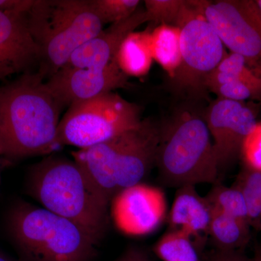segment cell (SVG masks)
Masks as SVG:
<instances>
[{
	"mask_svg": "<svg viewBox=\"0 0 261 261\" xmlns=\"http://www.w3.org/2000/svg\"><path fill=\"white\" fill-rule=\"evenodd\" d=\"M39 72L23 73L0 87V157L8 161L49 155L57 141L63 106Z\"/></svg>",
	"mask_w": 261,
	"mask_h": 261,
	"instance_id": "6da1fadb",
	"label": "cell"
},
{
	"mask_svg": "<svg viewBox=\"0 0 261 261\" xmlns=\"http://www.w3.org/2000/svg\"><path fill=\"white\" fill-rule=\"evenodd\" d=\"M29 195L41 207L80 226L98 245L109 224V204L74 159L49 154L29 168Z\"/></svg>",
	"mask_w": 261,
	"mask_h": 261,
	"instance_id": "7a4b0ae2",
	"label": "cell"
},
{
	"mask_svg": "<svg viewBox=\"0 0 261 261\" xmlns=\"http://www.w3.org/2000/svg\"><path fill=\"white\" fill-rule=\"evenodd\" d=\"M160 126L152 119L142 120L107 142L72 152L109 205L118 192L142 183L155 166Z\"/></svg>",
	"mask_w": 261,
	"mask_h": 261,
	"instance_id": "3957f363",
	"label": "cell"
},
{
	"mask_svg": "<svg viewBox=\"0 0 261 261\" xmlns=\"http://www.w3.org/2000/svg\"><path fill=\"white\" fill-rule=\"evenodd\" d=\"M154 166L166 187L216 184L219 165L204 117L182 109L161 125Z\"/></svg>",
	"mask_w": 261,
	"mask_h": 261,
	"instance_id": "277c9868",
	"label": "cell"
},
{
	"mask_svg": "<svg viewBox=\"0 0 261 261\" xmlns=\"http://www.w3.org/2000/svg\"><path fill=\"white\" fill-rule=\"evenodd\" d=\"M6 227L24 261H91L95 256L97 245L82 228L41 206L16 202Z\"/></svg>",
	"mask_w": 261,
	"mask_h": 261,
	"instance_id": "5b68a950",
	"label": "cell"
},
{
	"mask_svg": "<svg viewBox=\"0 0 261 261\" xmlns=\"http://www.w3.org/2000/svg\"><path fill=\"white\" fill-rule=\"evenodd\" d=\"M27 19L40 48L39 72L44 77L65 66L72 55L104 27L90 0H36Z\"/></svg>",
	"mask_w": 261,
	"mask_h": 261,
	"instance_id": "8992f818",
	"label": "cell"
},
{
	"mask_svg": "<svg viewBox=\"0 0 261 261\" xmlns=\"http://www.w3.org/2000/svg\"><path fill=\"white\" fill-rule=\"evenodd\" d=\"M141 121L137 105L108 92L70 106L60 121L57 141L60 147L87 149L137 126Z\"/></svg>",
	"mask_w": 261,
	"mask_h": 261,
	"instance_id": "52a82bcc",
	"label": "cell"
},
{
	"mask_svg": "<svg viewBox=\"0 0 261 261\" xmlns=\"http://www.w3.org/2000/svg\"><path fill=\"white\" fill-rule=\"evenodd\" d=\"M178 28L181 64L171 80V86L178 93L197 98L205 92L206 78L226 53L217 33L201 13L199 1L190 2V8Z\"/></svg>",
	"mask_w": 261,
	"mask_h": 261,
	"instance_id": "ba28073f",
	"label": "cell"
},
{
	"mask_svg": "<svg viewBox=\"0 0 261 261\" xmlns=\"http://www.w3.org/2000/svg\"><path fill=\"white\" fill-rule=\"evenodd\" d=\"M199 6L224 45L261 69V15L255 0H201Z\"/></svg>",
	"mask_w": 261,
	"mask_h": 261,
	"instance_id": "9c48e42d",
	"label": "cell"
},
{
	"mask_svg": "<svg viewBox=\"0 0 261 261\" xmlns=\"http://www.w3.org/2000/svg\"><path fill=\"white\" fill-rule=\"evenodd\" d=\"M204 119L220 172L241 156L244 142L256 126V118L243 102L218 97L206 110Z\"/></svg>",
	"mask_w": 261,
	"mask_h": 261,
	"instance_id": "30bf717a",
	"label": "cell"
},
{
	"mask_svg": "<svg viewBox=\"0 0 261 261\" xmlns=\"http://www.w3.org/2000/svg\"><path fill=\"white\" fill-rule=\"evenodd\" d=\"M167 205L161 189L137 184L118 192L111 201L109 214L116 227L128 236L153 232L166 217Z\"/></svg>",
	"mask_w": 261,
	"mask_h": 261,
	"instance_id": "8fae6325",
	"label": "cell"
},
{
	"mask_svg": "<svg viewBox=\"0 0 261 261\" xmlns=\"http://www.w3.org/2000/svg\"><path fill=\"white\" fill-rule=\"evenodd\" d=\"M46 86L63 107L83 102L129 86L116 61L103 67L65 66L51 75Z\"/></svg>",
	"mask_w": 261,
	"mask_h": 261,
	"instance_id": "7c38bea8",
	"label": "cell"
},
{
	"mask_svg": "<svg viewBox=\"0 0 261 261\" xmlns=\"http://www.w3.org/2000/svg\"><path fill=\"white\" fill-rule=\"evenodd\" d=\"M27 15L0 11V81L30 72L40 62V48L29 29Z\"/></svg>",
	"mask_w": 261,
	"mask_h": 261,
	"instance_id": "4fadbf2b",
	"label": "cell"
},
{
	"mask_svg": "<svg viewBox=\"0 0 261 261\" xmlns=\"http://www.w3.org/2000/svg\"><path fill=\"white\" fill-rule=\"evenodd\" d=\"M146 22L145 9H138L130 18L111 24L79 48L65 66L94 68L109 65L116 61L117 51L123 39Z\"/></svg>",
	"mask_w": 261,
	"mask_h": 261,
	"instance_id": "5bb4252c",
	"label": "cell"
},
{
	"mask_svg": "<svg viewBox=\"0 0 261 261\" xmlns=\"http://www.w3.org/2000/svg\"><path fill=\"white\" fill-rule=\"evenodd\" d=\"M211 207L205 197L195 190V186L180 187L173 201L170 223L174 230H181L191 238L208 235Z\"/></svg>",
	"mask_w": 261,
	"mask_h": 261,
	"instance_id": "9a60e30c",
	"label": "cell"
},
{
	"mask_svg": "<svg viewBox=\"0 0 261 261\" xmlns=\"http://www.w3.org/2000/svg\"><path fill=\"white\" fill-rule=\"evenodd\" d=\"M116 62L126 76L140 77L149 73L153 62L151 32L130 33L121 42Z\"/></svg>",
	"mask_w": 261,
	"mask_h": 261,
	"instance_id": "2e32d148",
	"label": "cell"
},
{
	"mask_svg": "<svg viewBox=\"0 0 261 261\" xmlns=\"http://www.w3.org/2000/svg\"><path fill=\"white\" fill-rule=\"evenodd\" d=\"M211 213L208 235L216 250H243L250 241V223L214 209L211 208Z\"/></svg>",
	"mask_w": 261,
	"mask_h": 261,
	"instance_id": "e0dca14e",
	"label": "cell"
},
{
	"mask_svg": "<svg viewBox=\"0 0 261 261\" xmlns=\"http://www.w3.org/2000/svg\"><path fill=\"white\" fill-rule=\"evenodd\" d=\"M151 46L154 61L172 80L181 64L179 29L172 25H158L151 32Z\"/></svg>",
	"mask_w": 261,
	"mask_h": 261,
	"instance_id": "ac0fdd59",
	"label": "cell"
},
{
	"mask_svg": "<svg viewBox=\"0 0 261 261\" xmlns=\"http://www.w3.org/2000/svg\"><path fill=\"white\" fill-rule=\"evenodd\" d=\"M197 248L190 235L176 229L158 242L154 252L163 261H200Z\"/></svg>",
	"mask_w": 261,
	"mask_h": 261,
	"instance_id": "d6986e66",
	"label": "cell"
},
{
	"mask_svg": "<svg viewBox=\"0 0 261 261\" xmlns=\"http://www.w3.org/2000/svg\"><path fill=\"white\" fill-rule=\"evenodd\" d=\"M205 197L211 208L250 223L245 197L238 187L216 185Z\"/></svg>",
	"mask_w": 261,
	"mask_h": 261,
	"instance_id": "ffe728a7",
	"label": "cell"
},
{
	"mask_svg": "<svg viewBox=\"0 0 261 261\" xmlns=\"http://www.w3.org/2000/svg\"><path fill=\"white\" fill-rule=\"evenodd\" d=\"M216 70L246 84L261 99V69L235 53H226Z\"/></svg>",
	"mask_w": 261,
	"mask_h": 261,
	"instance_id": "44dd1931",
	"label": "cell"
},
{
	"mask_svg": "<svg viewBox=\"0 0 261 261\" xmlns=\"http://www.w3.org/2000/svg\"><path fill=\"white\" fill-rule=\"evenodd\" d=\"M147 21L178 27L190 7V0H145Z\"/></svg>",
	"mask_w": 261,
	"mask_h": 261,
	"instance_id": "7402d4cb",
	"label": "cell"
},
{
	"mask_svg": "<svg viewBox=\"0 0 261 261\" xmlns=\"http://www.w3.org/2000/svg\"><path fill=\"white\" fill-rule=\"evenodd\" d=\"M234 186L245 197L250 226L261 229V172L247 168Z\"/></svg>",
	"mask_w": 261,
	"mask_h": 261,
	"instance_id": "603a6c76",
	"label": "cell"
},
{
	"mask_svg": "<svg viewBox=\"0 0 261 261\" xmlns=\"http://www.w3.org/2000/svg\"><path fill=\"white\" fill-rule=\"evenodd\" d=\"M140 0H90L91 6L103 24H114L130 18L139 9Z\"/></svg>",
	"mask_w": 261,
	"mask_h": 261,
	"instance_id": "cb8c5ba5",
	"label": "cell"
},
{
	"mask_svg": "<svg viewBox=\"0 0 261 261\" xmlns=\"http://www.w3.org/2000/svg\"><path fill=\"white\" fill-rule=\"evenodd\" d=\"M241 157L247 168L261 172V123L247 136L242 148Z\"/></svg>",
	"mask_w": 261,
	"mask_h": 261,
	"instance_id": "d4e9b609",
	"label": "cell"
},
{
	"mask_svg": "<svg viewBox=\"0 0 261 261\" xmlns=\"http://www.w3.org/2000/svg\"><path fill=\"white\" fill-rule=\"evenodd\" d=\"M36 0H0V11L28 14Z\"/></svg>",
	"mask_w": 261,
	"mask_h": 261,
	"instance_id": "484cf974",
	"label": "cell"
},
{
	"mask_svg": "<svg viewBox=\"0 0 261 261\" xmlns=\"http://www.w3.org/2000/svg\"><path fill=\"white\" fill-rule=\"evenodd\" d=\"M206 261H252L244 253L243 250L221 251L216 250Z\"/></svg>",
	"mask_w": 261,
	"mask_h": 261,
	"instance_id": "4316f807",
	"label": "cell"
},
{
	"mask_svg": "<svg viewBox=\"0 0 261 261\" xmlns=\"http://www.w3.org/2000/svg\"><path fill=\"white\" fill-rule=\"evenodd\" d=\"M116 261H149V259L143 250L137 247H130Z\"/></svg>",
	"mask_w": 261,
	"mask_h": 261,
	"instance_id": "83f0119b",
	"label": "cell"
},
{
	"mask_svg": "<svg viewBox=\"0 0 261 261\" xmlns=\"http://www.w3.org/2000/svg\"><path fill=\"white\" fill-rule=\"evenodd\" d=\"M252 261H261V245H257L255 249L253 258Z\"/></svg>",
	"mask_w": 261,
	"mask_h": 261,
	"instance_id": "f1b7e54d",
	"label": "cell"
},
{
	"mask_svg": "<svg viewBox=\"0 0 261 261\" xmlns=\"http://www.w3.org/2000/svg\"><path fill=\"white\" fill-rule=\"evenodd\" d=\"M0 261H11L8 257L3 255V253H0Z\"/></svg>",
	"mask_w": 261,
	"mask_h": 261,
	"instance_id": "f546056e",
	"label": "cell"
},
{
	"mask_svg": "<svg viewBox=\"0 0 261 261\" xmlns=\"http://www.w3.org/2000/svg\"><path fill=\"white\" fill-rule=\"evenodd\" d=\"M255 4H256L257 8H258L259 12L261 15V0H255Z\"/></svg>",
	"mask_w": 261,
	"mask_h": 261,
	"instance_id": "4dcf8cb0",
	"label": "cell"
}]
</instances>
